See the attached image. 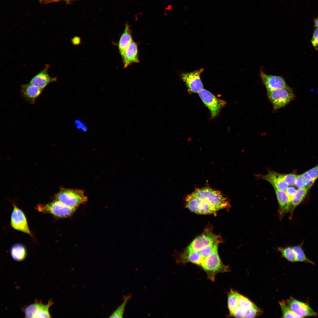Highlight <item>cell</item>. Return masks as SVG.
Segmentation results:
<instances>
[{
	"mask_svg": "<svg viewBox=\"0 0 318 318\" xmlns=\"http://www.w3.org/2000/svg\"><path fill=\"white\" fill-rule=\"evenodd\" d=\"M200 266L206 273L208 278L212 281L215 280L217 274L227 272L230 270L229 267L224 265L221 261L218 250L203 260Z\"/></svg>",
	"mask_w": 318,
	"mask_h": 318,
	"instance_id": "6da1fadb",
	"label": "cell"
},
{
	"mask_svg": "<svg viewBox=\"0 0 318 318\" xmlns=\"http://www.w3.org/2000/svg\"><path fill=\"white\" fill-rule=\"evenodd\" d=\"M56 199L66 206L76 208L84 204L87 200L82 190L65 188L61 189L56 196Z\"/></svg>",
	"mask_w": 318,
	"mask_h": 318,
	"instance_id": "7a4b0ae2",
	"label": "cell"
},
{
	"mask_svg": "<svg viewBox=\"0 0 318 318\" xmlns=\"http://www.w3.org/2000/svg\"><path fill=\"white\" fill-rule=\"evenodd\" d=\"M191 194L197 198L206 200L218 210L226 208L229 206L228 200L220 191L211 188L197 189Z\"/></svg>",
	"mask_w": 318,
	"mask_h": 318,
	"instance_id": "3957f363",
	"label": "cell"
},
{
	"mask_svg": "<svg viewBox=\"0 0 318 318\" xmlns=\"http://www.w3.org/2000/svg\"><path fill=\"white\" fill-rule=\"evenodd\" d=\"M37 209L44 213H49L55 217L64 218L70 216L77 208L66 206L56 200L47 204L37 205Z\"/></svg>",
	"mask_w": 318,
	"mask_h": 318,
	"instance_id": "277c9868",
	"label": "cell"
},
{
	"mask_svg": "<svg viewBox=\"0 0 318 318\" xmlns=\"http://www.w3.org/2000/svg\"><path fill=\"white\" fill-rule=\"evenodd\" d=\"M267 91L269 99L275 110L285 106L295 97L291 88Z\"/></svg>",
	"mask_w": 318,
	"mask_h": 318,
	"instance_id": "5b68a950",
	"label": "cell"
},
{
	"mask_svg": "<svg viewBox=\"0 0 318 318\" xmlns=\"http://www.w3.org/2000/svg\"><path fill=\"white\" fill-rule=\"evenodd\" d=\"M186 206L191 211L199 214L213 213L219 210L206 201L197 198L191 194L187 197Z\"/></svg>",
	"mask_w": 318,
	"mask_h": 318,
	"instance_id": "8992f818",
	"label": "cell"
},
{
	"mask_svg": "<svg viewBox=\"0 0 318 318\" xmlns=\"http://www.w3.org/2000/svg\"><path fill=\"white\" fill-rule=\"evenodd\" d=\"M198 94L203 103L209 109L212 118L217 115L226 104L225 101L218 98L206 89H203Z\"/></svg>",
	"mask_w": 318,
	"mask_h": 318,
	"instance_id": "52a82bcc",
	"label": "cell"
},
{
	"mask_svg": "<svg viewBox=\"0 0 318 318\" xmlns=\"http://www.w3.org/2000/svg\"><path fill=\"white\" fill-rule=\"evenodd\" d=\"M219 241L217 236L210 232L205 233L194 239L183 252L189 253L198 251L214 243L219 242Z\"/></svg>",
	"mask_w": 318,
	"mask_h": 318,
	"instance_id": "ba28073f",
	"label": "cell"
},
{
	"mask_svg": "<svg viewBox=\"0 0 318 318\" xmlns=\"http://www.w3.org/2000/svg\"><path fill=\"white\" fill-rule=\"evenodd\" d=\"M203 71V69L202 68L193 72L181 74V78L185 83L189 92L198 93L203 89V85L200 75Z\"/></svg>",
	"mask_w": 318,
	"mask_h": 318,
	"instance_id": "9c48e42d",
	"label": "cell"
},
{
	"mask_svg": "<svg viewBox=\"0 0 318 318\" xmlns=\"http://www.w3.org/2000/svg\"><path fill=\"white\" fill-rule=\"evenodd\" d=\"M53 304L50 300L47 304L36 302L29 305L24 310V314L27 318H50L49 308Z\"/></svg>",
	"mask_w": 318,
	"mask_h": 318,
	"instance_id": "30bf717a",
	"label": "cell"
},
{
	"mask_svg": "<svg viewBox=\"0 0 318 318\" xmlns=\"http://www.w3.org/2000/svg\"><path fill=\"white\" fill-rule=\"evenodd\" d=\"M259 77L267 91L278 89L290 88L284 78L281 76L269 75L265 73L262 69L260 71Z\"/></svg>",
	"mask_w": 318,
	"mask_h": 318,
	"instance_id": "8fae6325",
	"label": "cell"
},
{
	"mask_svg": "<svg viewBox=\"0 0 318 318\" xmlns=\"http://www.w3.org/2000/svg\"><path fill=\"white\" fill-rule=\"evenodd\" d=\"M287 303L291 310L299 318L317 316V313L307 304L292 297L287 300Z\"/></svg>",
	"mask_w": 318,
	"mask_h": 318,
	"instance_id": "7c38bea8",
	"label": "cell"
},
{
	"mask_svg": "<svg viewBox=\"0 0 318 318\" xmlns=\"http://www.w3.org/2000/svg\"><path fill=\"white\" fill-rule=\"evenodd\" d=\"M11 224L15 229L32 235L24 213L15 205L11 215Z\"/></svg>",
	"mask_w": 318,
	"mask_h": 318,
	"instance_id": "4fadbf2b",
	"label": "cell"
},
{
	"mask_svg": "<svg viewBox=\"0 0 318 318\" xmlns=\"http://www.w3.org/2000/svg\"><path fill=\"white\" fill-rule=\"evenodd\" d=\"M49 66V64H46L44 69L32 78L29 83L44 90L50 83L56 81L57 77H51L48 72Z\"/></svg>",
	"mask_w": 318,
	"mask_h": 318,
	"instance_id": "5bb4252c",
	"label": "cell"
},
{
	"mask_svg": "<svg viewBox=\"0 0 318 318\" xmlns=\"http://www.w3.org/2000/svg\"><path fill=\"white\" fill-rule=\"evenodd\" d=\"M44 90L30 83L21 85L20 89L22 97L28 103L33 104Z\"/></svg>",
	"mask_w": 318,
	"mask_h": 318,
	"instance_id": "9a60e30c",
	"label": "cell"
},
{
	"mask_svg": "<svg viewBox=\"0 0 318 318\" xmlns=\"http://www.w3.org/2000/svg\"><path fill=\"white\" fill-rule=\"evenodd\" d=\"M274 189L279 204L278 216L281 220L285 214L289 212L291 201L285 191Z\"/></svg>",
	"mask_w": 318,
	"mask_h": 318,
	"instance_id": "2e32d148",
	"label": "cell"
},
{
	"mask_svg": "<svg viewBox=\"0 0 318 318\" xmlns=\"http://www.w3.org/2000/svg\"><path fill=\"white\" fill-rule=\"evenodd\" d=\"M122 60L124 68L127 67L132 63L139 62L137 44L135 42L132 41L129 44L125 51Z\"/></svg>",
	"mask_w": 318,
	"mask_h": 318,
	"instance_id": "e0dca14e",
	"label": "cell"
},
{
	"mask_svg": "<svg viewBox=\"0 0 318 318\" xmlns=\"http://www.w3.org/2000/svg\"><path fill=\"white\" fill-rule=\"evenodd\" d=\"M132 41L131 30L130 26L127 23L125 24L124 31L120 37L118 44L119 52L122 59L124 57L126 49Z\"/></svg>",
	"mask_w": 318,
	"mask_h": 318,
	"instance_id": "ac0fdd59",
	"label": "cell"
},
{
	"mask_svg": "<svg viewBox=\"0 0 318 318\" xmlns=\"http://www.w3.org/2000/svg\"><path fill=\"white\" fill-rule=\"evenodd\" d=\"M261 178L269 182L274 188L285 191L288 187V185L283 180L280 179L279 174L272 171H269L265 175H261Z\"/></svg>",
	"mask_w": 318,
	"mask_h": 318,
	"instance_id": "d6986e66",
	"label": "cell"
},
{
	"mask_svg": "<svg viewBox=\"0 0 318 318\" xmlns=\"http://www.w3.org/2000/svg\"><path fill=\"white\" fill-rule=\"evenodd\" d=\"M310 188L305 187L298 188L292 198L289 212L290 213V219H291L294 210L303 201Z\"/></svg>",
	"mask_w": 318,
	"mask_h": 318,
	"instance_id": "ffe728a7",
	"label": "cell"
},
{
	"mask_svg": "<svg viewBox=\"0 0 318 318\" xmlns=\"http://www.w3.org/2000/svg\"><path fill=\"white\" fill-rule=\"evenodd\" d=\"M202 259L198 251L186 253L183 252L180 254L177 259L179 263H185L190 262L200 266Z\"/></svg>",
	"mask_w": 318,
	"mask_h": 318,
	"instance_id": "44dd1931",
	"label": "cell"
},
{
	"mask_svg": "<svg viewBox=\"0 0 318 318\" xmlns=\"http://www.w3.org/2000/svg\"><path fill=\"white\" fill-rule=\"evenodd\" d=\"M10 252L13 259L17 261L23 260L26 258V255L25 247L19 244L13 246L11 249Z\"/></svg>",
	"mask_w": 318,
	"mask_h": 318,
	"instance_id": "7402d4cb",
	"label": "cell"
},
{
	"mask_svg": "<svg viewBox=\"0 0 318 318\" xmlns=\"http://www.w3.org/2000/svg\"><path fill=\"white\" fill-rule=\"evenodd\" d=\"M238 293L236 291L231 289L228 294V307L231 316L238 307Z\"/></svg>",
	"mask_w": 318,
	"mask_h": 318,
	"instance_id": "603a6c76",
	"label": "cell"
},
{
	"mask_svg": "<svg viewBox=\"0 0 318 318\" xmlns=\"http://www.w3.org/2000/svg\"><path fill=\"white\" fill-rule=\"evenodd\" d=\"M296 256V261L304 262L314 265V262L308 259L304 254L301 246H296L292 247Z\"/></svg>",
	"mask_w": 318,
	"mask_h": 318,
	"instance_id": "cb8c5ba5",
	"label": "cell"
},
{
	"mask_svg": "<svg viewBox=\"0 0 318 318\" xmlns=\"http://www.w3.org/2000/svg\"><path fill=\"white\" fill-rule=\"evenodd\" d=\"M131 295H128L124 297L123 302L110 316V318H122L127 303L130 299Z\"/></svg>",
	"mask_w": 318,
	"mask_h": 318,
	"instance_id": "d4e9b609",
	"label": "cell"
},
{
	"mask_svg": "<svg viewBox=\"0 0 318 318\" xmlns=\"http://www.w3.org/2000/svg\"><path fill=\"white\" fill-rule=\"evenodd\" d=\"M278 249L282 256L288 261L291 262L296 261V254L292 247H279Z\"/></svg>",
	"mask_w": 318,
	"mask_h": 318,
	"instance_id": "484cf974",
	"label": "cell"
},
{
	"mask_svg": "<svg viewBox=\"0 0 318 318\" xmlns=\"http://www.w3.org/2000/svg\"><path fill=\"white\" fill-rule=\"evenodd\" d=\"M219 242L214 243L211 245L204 247L198 251L202 261L207 257L214 251L217 250Z\"/></svg>",
	"mask_w": 318,
	"mask_h": 318,
	"instance_id": "4316f807",
	"label": "cell"
},
{
	"mask_svg": "<svg viewBox=\"0 0 318 318\" xmlns=\"http://www.w3.org/2000/svg\"><path fill=\"white\" fill-rule=\"evenodd\" d=\"M238 306L247 310L255 305L248 298L238 293Z\"/></svg>",
	"mask_w": 318,
	"mask_h": 318,
	"instance_id": "83f0119b",
	"label": "cell"
},
{
	"mask_svg": "<svg viewBox=\"0 0 318 318\" xmlns=\"http://www.w3.org/2000/svg\"><path fill=\"white\" fill-rule=\"evenodd\" d=\"M284 318H299L291 310L287 304L283 300L279 303Z\"/></svg>",
	"mask_w": 318,
	"mask_h": 318,
	"instance_id": "f1b7e54d",
	"label": "cell"
},
{
	"mask_svg": "<svg viewBox=\"0 0 318 318\" xmlns=\"http://www.w3.org/2000/svg\"><path fill=\"white\" fill-rule=\"evenodd\" d=\"M298 176L299 175L293 174H279L280 178L285 182L288 186H291L295 185L296 181Z\"/></svg>",
	"mask_w": 318,
	"mask_h": 318,
	"instance_id": "f546056e",
	"label": "cell"
},
{
	"mask_svg": "<svg viewBox=\"0 0 318 318\" xmlns=\"http://www.w3.org/2000/svg\"><path fill=\"white\" fill-rule=\"evenodd\" d=\"M261 313V311L255 305L248 310L245 318H254L259 316Z\"/></svg>",
	"mask_w": 318,
	"mask_h": 318,
	"instance_id": "4dcf8cb0",
	"label": "cell"
},
{
	"mask_svg": "<svg viewBox=\"0 0 318 318\" xmlns=\"http://www.w3.org/2000/svg\"><path fill=\"white\" fill-rule=\"evenodd\" d=\"M247 311V310L238 306L232 316L236 318H245Z\"/></svg>",
	"mask_w": 318,
	"mask_h": 318,
	"instance_id": "1f68e13d",
	"label": "cell"
},
{
	"mask_svg": "<svg viewBox=\"0 0 318 318\" xmlns=\"http://www.w3.org/2000/svg\"><path fill=\"white\" fill-rule=\"evenodd\" d=\"M306 172L310 178L315 181L318 177V164Z\"/></svg>",
	"mask_w": 318,
	"mask_h": 318,
	"instance_id": "d6a6232c",
	"label": "cell"
},
{
	"mask_svg": "<svg viewBox=\"0 0 318 318\" xmlns=\"http://www.w3.org/2000/svg\"><path fill=\"white\" fill-rule=\"evenodd\" d=\"M312 44L316 50H318V28L314 29L311 40Z\"/></svg>",
	"mask_w": 318,
	"mask_h": 318,
	"instance_id": "836d02e7",
	"label": "cell"
},
{
	"mask_svg": "<svg viewBox=\"0 0 318 318\" xmlns=\"http://www.w3.org/2000/svg\"><path fill=\"white\" fill-rule=\"evenodd\" d=\"M295 185L298 188H302L306 187V181L302 175H299L296 181Z\"/></svg>",
	"mask_w": 318,
	"mask_h": 318,
	"instance_id": "e575fe53",
	"label": "cell"
},
{
	"mask_svg": "<svg viewBox=\"0 0 318 318\" xmlns=\"http://www.w3.org/2000/svg\"><path fill=\"white\" fill-rule=\"evenodd\" d=\"M297 190L292 186L288 187L285 191L290 198L291 201L292 198L296 193Z\"/></svg>",
	"mask_w": 318,
	"mask_h": 318,
	"instance_id": "d590c367",
	"label": "cell"
},
{
	"mask_svg": "<svg viewBox=\"0 0 318 318\" xmlns=\"http://www.w3.org/2000/svg\"><path fill=\"white\" fill-rule=\"evenodd\" d=\"M75 123L78 129H81L84 131H85L87 130V127L80 121L76 120L75 122Z\"/></svg>",
	"mask_w": 318,
	"mask_h": 318,
	"instance_id": "8d00e7d4",
	"label": "cell"
},
{
	"mask_svg": "<svg viewBox=\"0 0 318 318\" xmlns=\"http://www.w3.org/2000/svg\"><path fill=\"white\" fill-rule=\"evenodd\" d=\"M40 1L44 3H47L51 2L57 1L56 0H39Z\"/></svg>",
	"mask_w": 318,
	"mask_h": 318,
	"instance_id": "74e56055",
	"label": "cell"
},
{
	"mask_svg": "<svg viewBox=\"0 0 318 318\" xmlns=\"http://www.w3.org/2000/svg\"><path fill=\"white\" fill-rule=\"evenodd\" d=\"M314 26L316 28H318V16L314 19Z\"/></svg>",
	"mask_w": 318,
	"mask_h": 318,
	"instance_id": "f35d334b",
	"label": "cell"
},
{
	"mask_svg": "<svg viewBox=\"0 0 318 318\" xmlns=\"http://www.w3.org/2000/svg\"><path fill=\"white\" fill-rule=\"evenodd\" d=\"M57 0V1H59L60 0Z\"/></svg>",
	"mask_w": 318,
	"mask_h": 318,
	"instance_id": "ab89813d",
	"label": "cell"
}]
</instances>
